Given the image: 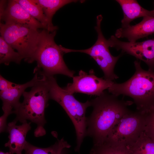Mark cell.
<instances>
[{"mask_svg": "<svg viewBox=\"0 0 154 154\" xmlns=\"http://www.w3.org/2000/svg\"><path fill=\"white\" fill-rule=\"evenodd\" d=\"M118 97L104 91L90 100L93 110L87 117L86 136L92 139L93 146L104 144L118 121L131 111L128 107L133 102Z\"/></svg>", "mask_w": 154, "mask_h": 154, "instance_id": "cell-1", "label": "cell"}, {"mask_svg": "<svg viewBox=\"0 0 154 154\" xmlns=\"http://www.w3.org/2000/svg\"><path fill=\"white\" fill-rule=\"evenodd\" d=\"M140 62H134L135 71L129 79L123 83L114 82L108 90L116 96L131 97L137 111L147 114L154 111V71L143 69Z\"/></svg>", "mask_w": 154, "mask_h": 154, "instance_id": "cell-2", "label": "cell"}, {"mask_svg": "<svg viewBox=\"0 0 154 154\" xmlns=\"http://www.w3.org/2000/svg\"><path fill=\"white\" fill-rule=\"evenodd\" d=\"M22 102L13 111L16 115L14 120L22 123L29 120L36 123L37 127L34 131L36 137L44 135L46 133L44 126L46 122L45 118L46 108L50 99L48 82L46 76L32 87L28 92L25 91Z\"/></svg>", "mask_w": 154, "mask_h": 154, "instance_id": "cell-3", "label": "cell"}, {"mask_svg": "<svg viewBox=\"0 0 154 154\" xmlns=\"http://www.w3.org/2000/svg\"><path fill=\"white\" fill-rule=\"evenodd\" d=\"M56 31L50 32L46 29L40 31L38 47L35 53V61L37 65L34 72H37L46 77L62 74L73 78L75 72L69 69L64 61V54L61 45L55 42Z\"/></svg>", "mask_w": 154, "mask_h": 154, "instance_id": "cell-4", "label": "cell"}, {"mask_svg": "<svg viewBox=\"0 0 154 154\" xmlns=\"http://www.w3.org/2000/svg\"><path fill=\"white\" fill-rule=\"evenodd\" d=\"M48 83L50 99L58 103L63 108L74 125L76 136V145L74 151L80 153V149L86 136V110L91 106L90 101L82 102L77 100L73 94L67 92L60 87L54 76L46 77Z\"/></svg>", "mask_w": 154, "mask_h": 154, "instance_id": "cell-5", "label": "cell"}, {"mask_svg": "<svg viewBox=\"0 0 154 154\" xmlns=\"http://www.w3.org/2000/svg\"><path fill=\"white\" fill-rule=\"evenodd\" d=\"M0 33L1 36L25 61L29 63L35 61L40 32L26 25L0 22Z\"/></svg>", "mask_w": 154, "mask_h": 154, "instance_id": "cell-6", "label": "cell"}, {"mask_svg": "<svg viewBox=\"0 0 154 154\" xmlns=\"http://www.w3.org/2000/svg\"><path fill=\"white\" fill-rule=\"evenodd\" d=\"M103 17L101 15L96 17V25L95 29L98 34L97 39L95 44L88 49L75 50L63 47L62 49L64 53L71 52H79L87 54L96 61L104 74V78L107 80L113 81L118 78L114 72V68L116 62L123 54L121 52L118 56L112 55L109 50L108 42L103 35L101 28Z\"/></svg>", "mask_w": 154, "mask_h": 154, "instance_id": "cell-7", "label": "cell"}, {"mask_svg": "<svg viewBox=\"0 0 154 154\" xmlns=\"http://www.w3.org/2000/svg\"><path fill=\"white\" fill-rule=\"evenodd\" d=\"M147 115L137 111L125 115L115 125L104 143L125 146L135 141L144 131Z\"/></svg>", "mask_w": 154, "mask_h": 154, "instance_id": "cell-8", "label": "cell"}, {"mask_svg": "<svg viewBox=\"0 0 154 154\" xmlns=\"http://www.w3.org/2000/svg\"><path fill=\"white\" fill-rule=\"evenodd\" d=\"M72 78V82L68 83L63 88L67 92L72 94L80 93L98 96L114 82L103 77H97L93 70H90L89 73L81 70L78 75Z\"/></svg>", "mask_w": 154, "mask_h": 154, "instance_id": "cell-9", "label": "cell"}, {"mask_svg": "<svg viewBox=\"0 0 154 154\" xmlns=\"http://www.w3.org/2000/svg\"><path fill=\"white\" fill-rule=\"evenodd\" d=\"M110 47L121 50L145 63L149 70L154 71V39L141 42H126L121 41L115 36L112 35L108 40Z\"/></svg>", "mask_w": 154, "mask_h": 154, "instance_id": "cell-10", "label": "cell"}, {"mask_svg": "<svg viewBox=\"0 0 154 154\" xmlns=\"http://www.w3.org/2000/svg\"><path fill=\"white\" fill-rule=\"evenodd\" d=\"M34 73L35 74L34 76L29 81L23 84H16L12 88L0 92V98L3 102V115L4 116L7 118L10 114L13 113V111L20 103V98L26 89L28 87H32L45 77L37 72Z\"/></svg>", "mask_w": 154, "mask_h": 154, "instance_id": "cell-11", "label": "cell"}, {"mask_svg": "<svg viewBox=\"0 0 154 154\" xmlns=\"http://www.w3.org/2000/svg\"><path fill=\"white\" fill-rule=\"evenodd\" d=\"M5 23H14L28 26L35 29H46L39 21L32 17L16 0L8 1L6 9L0 17Z\"/></svg>", "mask_w": 154, "mask_h": 154, "instance_id": "cell-12", "label": "cell"}, {"mask_svg": "<svg viewBox=\"0 0 154 154\" xmlns=\"http://www.w3.org/2000/svg\"><path fill=\"white\" fill-rule=\"evenodd\" d=\"M17 122L13 120L7 124L6 131L9 133V140L5 144L9 148L11 154H22L27 142L25 140L28 132L31 129V122H27L21 125H16Z\"/></svg>", "mask_w": 154, "mask_h": 154, "instance_id": "cell-13", "label": "cell"}, {"mask_svg": "<svg viewBox=\"0 0 154 154\" xmlns=\"http://www.w3.org/2000/svg\"><path fill=\"white\" fill-rule=\"evenodd\" d=\"M154 33V16L143 17L141 21L134 25H130L117 29L115 36L117 38H125L129 42H136L138 39Z\"/></svg>", "mask_w": 154, "mask_h": 154, "instance_id": "cell-14", "label": "cell"}, {"mask_svg": "<svg viewBox=\"0 0 154 154\" xmlns=\"http://www.w3.org/2000/svg\"><path fill=\"white\" fill-rule=\"evenodd\" d=\"M122 10L123 17L121 20V27L130 25L135 19L148 16H154L153 10L148 11L143 7L135 0H116Z\"/></svg>", "mask_w": 154, "mask_h": 154, "instance_id": "cell-15", "label": "cell"}, {"mask_svg": "<svg viewBox=\"0 0 154 154\" xmlns=\"http://www.w3.org/2000/svg\"><path fill=\"white\" fill-rule=\"evenodd\" d=\"M71 147L63 137L60 140L57 139L54 145L47 148L38 147L27 142L24 150L25 154H68Z\"/></svg>", "mask_w": 154, "mask_h": 154, "instance_id": "cell-16", "label": "cell"}, {"mask_svg": "<svg viewBox=\"0 0 154 154\" xmlns=\"http://www.w3.org/2000/svg\"><path fill=\"white\" fill-rule=\"evenodd\" d=\"M42 7L47 20L50 32L56 31L58 27L52 23L53 17L56 11L64 5L77 1L74 0H35Z\"/></svg>", "mask_w": 154, "mask_h": 154, "instance_id": "cell-17", "label": "cell"}, {"mask_svg": "<svg viewBox=\"0 0 154 154\" xmlns=\"http://www.w3.org/2000/svg\"><path fill=\"white\" fill-rule=\"evenodd\" d=\"M125 146L132 154H154V141L144 131L135 141Z\"/></svg>", "mask_w": 154, "mask_h": 154, "instance_id": "cell-18", "label": "cell"}, {"mask_svg": "<svg viewBox=\"0 0 154 154\" xmlns=\"http://www.w3.org/2000/svg\"><path fill=\"white\" fill-rule=\"evenodd\" d=\"M16 0L30 15L40 23L46 30L50 31L48 22L43 10L35 0Z\"/></svg>", "mask_w": 154, "mask_h": 154, "instance_id": "cell-19", "label": "cell"}, {"mask_svg": "<svg viewBox=\"0 0 154 154\" xmlns=\"http://www.w3.org/2000/svg\"><path fill=\"white\" fill-rule=\"evenodd\" d=\"M23 58L20 54L0 37V63L9 65L11 62L19 64Z\"/></svg>", "mask_w": 154, "mask_h": 154, "instance_id": "cell-20", "label": "cell"}, {"mask_svg": "<svg viewBox=\"0 0 154 154\" xmlns=\"http://www.w3.org/2000/svg\"><path fill=\"white\" fill-rule=\"evenodd\" d=\"M90 154H132L123 145L104 143L98 146H93Z\"/></svg>", "mask_w": 154, "mask_h": 154, "instance_id": "cell-21", "label": "cell"}, {"mask_svg": "<svg viewBox=\"0 0 154 154\" xmlns=\"http://www.w3.org/2000/svg\"><path fill=\"white\" fill-rule=\"evenodd\" d=\"M144 132L154 141V111L147 114Z\"/></svg>", "mask_w": 154, "mask_h": 154, "instance_id": "cell-22", "label": "cell"}, {"mask_svg": "<svg viewBox=\"0 0 154 154\" xmlns=\"http://www.w3.org/2000/svg\"><path fill=\"white\" fill-rule=\"evenodd\" d=\"M16 84L8 81L0 75V92L6 91L14 86Z\"/></svg>", "mask_w": 154, "mask_h": 154, "instance_id": "cell-23", "label": "cell"}, {"mask_svg": "<svg viewBox=\"0 0 154 154\" xmlns=\"http://www.w3.org/2000/svg\"><path fill=\"white\" fill-rule=\"evenodd\" d=\"M7 1L5 0H0V17L2 15L6 9L7 4Z\"/></svg>", "mask_w": 154, "mask_h": 154, "instance_id": "cell-24", "label": "cell"}, {"mask_svg": "<svg viewBox=\"0 0 154 154\" xmlns=\"http://www.w3.org/2000/svg\"><path fill=\"white\" fill-rule=\"evenodd\" d=\"M0 154H11V153H10L9 152H3L2 151H1L0 152Z\"/></svg>", "mask_w": 154, "mask_h": 154, "instance_id": "cell-25", "label": "cell"}, {"mask_svg": "<svg viewBox=\"0 0 154 154\" xmlns=\"http://www.w3.org/2000/svg\"><path fill=\"white\" fill-rule=\"evenodd\" d=\"M153 12L154 13V9L153 10Z\"/></svg>", "mask_w": 154, "mask_h": 154, "instance_id": "cell-26", "label": "cell"}, {"mask_svg": "<svg viewBox=\"0 0 154 154\" xmlns=\"http://www.w3.org/2000/svg\"></svg>", "mask_w": 154, "mask_h": 154, "instance_id": "cell-27", "label": "cell"}]
</instances>
